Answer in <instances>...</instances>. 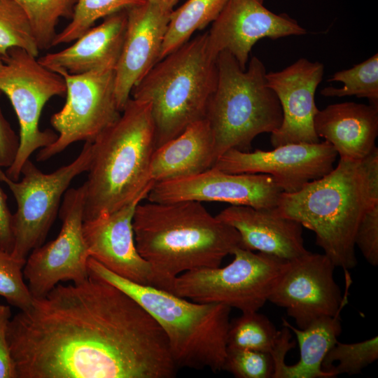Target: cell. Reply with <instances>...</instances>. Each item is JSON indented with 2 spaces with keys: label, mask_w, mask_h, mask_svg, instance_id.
<instances>
[{
  "label": "cell",
  "mask_w": 378,
  "mask_h": 378,
  "mask_svg": "<svg viewBox=\"0 0 378 378\" xmlns=\"http://www.w3.org/2000/svg\"><path fill=\"white\" fill-rule=\"evenodd\" d=\"M7 336L18 378H172L178 369L154 318L92 274L34 298Z\"/></svg>",
  "instance_id": "cell-1"
},
{
  "label": "cell",
  "mask_w": 378,
  "mask_h": 378,
  "mask_svg": "<svg viewBox=\"0 0 378 378\" xmlns=\"http://www.w3.org/2000/svg\"><path fill=\"white\" fill-rule=\"evenodd\" d=\"M136 248L172 291L174 279L195 269L218 267L241 247L232 226L201 202H141L133 217Z\"/></svg>",
  "instance_id": "cell-2"
},
{
  "label": "cell",
  "mask_w": 378,
  "mask_h": 378,
  "mask_svg": "<svg viewBox=\"0 0 378 378\" xmlns=\"http://www.w3.org/2000/svg\"><path fill=\"white\" fill-rule=\"evenodd\" d=\"M378 204V186L368 179L362 160L340 158L335 168L300 190L283 192L272 211L300 223L335 267L354 268L355 234L365 212Z\"/></svg>",
  "instance_id": "cell-3"
},
{
  "label": "cell",
  "mask_w": 378,
  "mask_h": 378,
  "mask_svg": "<svg viewBox=\"0 0 378 378\" xmlns=\"http://www.w3.org/2000/svg\"><path fill=\"white\" fill-rule=\"evenodd\" d=\"M92 147L88 178L82 185L84 220L146 198L154 183L150 165L156 148L150 102L130 98Z\"/></svg>",
  "instance_id": "cell-4"
},
{
  "label": "cell",
  "mask_w": 378,
  "mask_h": 378,
  "mask_svg": "<svg viewBox=\"0 0 378 378\" xmlns=\"http://www.w3.org/2000/svg\"><path fill=\"white\" fill-rule=\"evenodd\" d=\"M88 269L89 274L127 294L154 318L167 338L177 368L222 370L227 348L230 307L189 301L171 292L134 283L91 257Z\"/></svg>",
  "instance_id": "cell-5"
},
{
  "label": "cell",
  "mask_w": 378,
  "mask_h": 378,
  "mask_svg": "<svg viewBox=\"0 0 378 378\" xmlns=\"http://www.w3.org/2000/svg\"><path fill=\"white\" fill-rule=\"evenodd\" d=\"M217 76L206 32L159 60L133 88L131 98L151 104L156 148L205 118Z\"/></svg>",
  "instance_id": "cell-6"
},
{
  "label": "cell",
  "mask_w": 378,
  "mask_h": 378,
  "mask_svg": "<svg viewBox=\"0 0 378 378\" xmlns=\"http://www.w3.org/2000/svg\"><path fill=\"white\" fill-rule=\"evenodd\" d=\"M216 66V86L205 118L212 131L217 160L230 149L249 151L258 135L278 130L283 113L258 57H252L242 69L234 56L223 50L217 55Z\"/></svg>",
  "instance_id": "cell-7"
},
{
  "label": "cell",
  "mask_w": 378,
  "mask_h": 378,
  "mask_svg": "<svg viewBox=\"0 0 378 378\" xmlns=\"http://www.w3.org/2000/svg\"><path fill=\"white\" fill-rule=\"evenodd\" d=\"M223 267L185 272L173 281L171 293L200 303H216L241 311H258L266 302L286 262L238 247Z\"/></svg>",
  "instance_id": "cell-8"
},
{
  "label": "cell",
  "mask_w": 378,
  "mask_h": 378,
  "mask_svg": "<svg viewBox=\"0 0 378 378\" xmlns=\"http://www.w3.org/2000/svg\"><path fill=\"white\" fill-rule=\"evenodd\" d=\"M1 58L0 90L9 99L20 126L18 149L5 173L18 181L31 154L57 138L50 130H40L39 119L46 102L53 97L64 96L66 87L61 75L43 66L36 57L22 48H12Z\"/></svg>",
  "instance_id": "cell-9"
},
{
  "label": "cell",
  "mask_w": 378,
  "mask_h": 378,
  "mask_svg": "<svg viewBox=\"0 0 378 378\" xmlns=\"http://www.w3.org/2000/svg\"><path fill=\"white\" fill-rule=\"evenodd\" d=\"M92 150V142L85 141L74 161L48 174L29 159L22 168L20 181L8 178L0 167V181L8 187L17 203L12 223L14 257L26 259L32 250L43 244L71 181L88 172Z\"/></svg>",
  "instance_id": "cell-10"
},
{
  "label": "cell",
  "mask_w": 378,
  "mask_h": 378,
  "mask_svg": "<svg viewBox=\"0 0 378 378\" xmlns=\"http://www.w3.org/2000/svg\"><path fill=\"white\" fill-rule=\"evenodd\" d=\"M57 74L66 83V102L50 119L57 138L39 150L36 157L38 162L51 158L75 142H92L121 114L115 94V69Z\"/></svg>",
  "instance_id": "cell-11"
},
{
  "label": "cell",
  "mask_w": 378,
  "mask_h": 378,
  "mask_svg": "<svg viewBox=\"0 0 378 378\" xmlns=\"http://www.w3.org/2000/svg\"><path fill=\"white\" fill-rule=\"evenodd\" d=\"M60 206L59 233L32 250L26 258L23 274L33 298L44 296L60 281L78 283L89 276L90 255L83 234V186L68 189Z\"/></svg>",
  "instance_id": "cell-12"
},
{
  "label": "cell",
  "mask_w": 378,
  "mask_h": 378,
  "mask_svg": "<svg viewBox=\"0 0 378 378\" xmlns=\"http://www.w3.org/2000/svg\"><path fill=\"white\" fill-rule=\"evenodd\" d=\"M335 267L325 254L310 251L288 260L268 301L284 308L299 329L319 318L335 315L348 303L352 283L349 270H344L342 295L334 279Z\"/></svg>",
  "instance_id": "cell-13"
},
{
  "label": "cell",
  "mask_w": 378,
  "mask_h": 378,
  "mask_svg": "<svg viewBox=\"0 0 378 378\" xmlns=\"http://www.w3.org/2000/svg\"><path fill=\"white\" fill-rule=\"evenodd\" d=\"M337 156L334 147L326 141L293 143L268 151L230 149L217 158L212 167L230 174H269L283 192L291 193L329 173Z\"/></svg>",
  "instance_id": "cell-14"
},
{
  "label": "cell",
  "mask_w": 378,
  "mask_h": 378,
  "mask_svg": "<svg viewBox=\"0 0 378 378\" xmlns=\"http://www.w3.org/2000/svg\"><path fill=\"white\" fill-rule=\"evenodd\" d=\"M283 192L265 174H230L214 167L201 173L154 183L146 198L152 202H220L273 209Z\"/></svg>",
  "instance_id": "cell-15"
},
{
  "label": "cell",
  "mask_w": 378,
  "mask_h": 378,
  "mask_svg": "<svg viewBox=\"0 0 378 378\" xmlns=\"http://www.w3.org/2000/svg\"><path fill=\"white\" fill-rule=\"evenodd\" d=\"M143 200L139 198L115 211L84 220L85 242L90 257L111 272L134 283L169 291L136 246L132 221L136 207Z\"/></svg>",
  "instance_id": "cell-16"
},
{
  "label": "cell",
  "mask_w": 378,
  "mask_h": 378,
  "mask_svg": "<svg viewBox=\"0 0 378 378\" xmlns=\"http://www.w3.org/2000/svg\"><path fill=\"white\" fill-rule=\"evenodd\" d=\"M262 3L263 0L227 1L207 32L209 49L214 57L226 50L234 56L242 69H246L249 53L260 39H276L307 33L286 13H274Z\"/></svg>",
  "instance_id": "cell-17"
},
{
  "label": "cell",
  "mask_w": 378,
  "mask_h": 378,
  "mask_svg": "<svg viewBox=\"0 0 378 378\" xmlns=\"http://www.w3.org/2000/svg\"><path fill=\"white\" fill-rule=\"evenodd\" d=\"M173 8L151 0L127 8L126 32L115 69V94L120 112L133 88L159 61Z\"/></svg>",
  "instance_id": "cell-18"
},
{
  "label": "cell",
  "mask_w": 378,
  "mask_h": 378,
  "mask_svg": "<svg viewBox=\"0 0 378 378\" xmlns=\"http://www.w3.org/2000/svg\"><path fill=\"white\" fill-rule=\"evenodd\" d=\"M323 73L322 63L300 58L281 71L266 74L267 85L276 94L283 113L281 126L271 134L274 148L293 143L319 142L314 126V117L319 111L315 92Z\"/></svg>",
  "instance_id": "cell-19"
},
{
  "label": "cell",
  "mask_w": 378,
  "mask_h": 378,
  "mask_svg": "<svg viewBox=\"0 0 378 378\" xmlns=\"http://www.w3.org/2000/svg\"><path fill=\"white\" fill-rule=\"evenodd\" d=\"M239 234L241 247L291 260L305 253L302 226L272 209L231 205L216 216Z\"/></svg>",
  "instance_id": "cell-20"
},
{
  "label": "cell",
  "mask_w": 378,
  "mask_h": 378,
  "mask_svg": "<svg viewBox=\"0 0 378 378\" xmlns=\"http://www.w3.org/2000/svg\"><path fill=\"white\" fill-rule=\"evenodd\" d=\"M127 15V8L104 18L69 47L48 53L38 59L45 67L56 73H87L97 69H115L122 48Z\"/></svg>",
  "instance_id": "cell-21"
},
{
  "label": "cell",
  "mask_w": 378,
  "mask_h": 378,
  "mask_svg": "<svg viewBox=\"0 0 378 378\" xmlns=\"http://www.w3.org/2000/svg\"><path fill=\"white\" fill-rule=\"evenodd\" d=\"M317 136L325 139L340 158L360 161L375 147L378 106L346 102L319 110L314 120Z\"/></svg>",
  "instance_id": "cell-22"
},
{
  "label": "cell",
  "mask_w": 378,
  "mask_h": 378,
  "mask_svg": "<svg viewBox=\"0 0 378 378\" xmlns=\"http://www.w3.org/2000/svg\"><path fill=\"white\" fill-rule=\"evenodd\" d=\"M216 160L212 131L203 118L155 149L150 178L156 183L195 175L212 167Z\"/></svg>",
  "instance_id": "cell-23"
},
{
  "label": "cell",
  "mask_w": 378,
  "mask_h": 378,
  "mask_svg": "<svg viewBox=\"0 0 378 378\" xmlns=\"http://www.w3.org/2000/svg\"><path fill=\"white\" fill-rule=\"evenodd\" d=\"M344 307L332 316H324L299 329L283 318V326L296 336L300 348V360L294 365L285 364L274 378H332L321 368L328 351L338 341L342 332L340 314Z\"/></svg>",
  "instance_id": "cell-24"
},
{
  "label": "cell",
  "mask_w": 378,
  "mask_h": 378,
  "mask_svg": "<svg viewBox=\"0 0 378 378\" xmlns=\"http://www.w3.org/2000/svg\"><path fill=\"white\" fill-rule=\"evenodd\" d=\"M227 0H188L169 17L160 59L188 41L193 33L212 23Z\"/></svg>",
  "instance_id": "cell-25"
},
{
  "label": "cell",
  "mask_w": 378,
  "mask_h": 378,
  "mask_svg": "<svg viewBox=\"0 0 378 378\" xmlns=\"http://www.w3.org/2000/svg\"><path fill=\"white\" fill-rule=\"evenodd\" d=\"M281 337L274 324L258 311L245 312L230 321L227 345L272 354Z\"/></svg>",
  "instance_id": "cell-26"
},
{
  "label": "cell",
  "mask_w": 378,
  "mask_h": 378,
  "mask_svg": "<svg viewBox=\"0 0 378 378\" xmlns=\"http://www.w3.org/2000/svg\"><path fill=\"white\" fill-rule=\"evenodd\" d=\"M27 15L39 50L52 47L61 18L71 19L77 0H15Z\"/></svg>",
  "instance_id": "cell-27"
},
{
  "label": "cell",
  "mask_w": 378,
  "mask_h": 378,
  "mask_svg": "<svg viewBox=\"0 0 378 378\" xmlns=\"http://www.w3.org/2000/svg\"><path fill=\"white\" fill-rule=\"evenodd\" d=\"M328 81L341 82L343 86L336 88L328 86L321 90L324 97L355 95L366 98L370 104L378 106V54L351 69L335 72Z\"/></svg>",
  "instance_id": "cell-28"
},
{
  "label": "cell",
  "mask_w": 378,
  "mask_h": 378,
  "mask_svg": "<svg viewBox=\"0 0 378 378\" xmlns=\"http://www.w3.org/2000/svg\"><path fill=\"white\" fill-rule=\"evenodd\" d=\"M146 0H77L70 22L57 33L52 46L74 42L94 27L95 22Z\"/></svg>",
  "instance_id": "cell-29"
},
{
  "label": "cell",
  "mask_w": 378,
  "mask_h": 378,
  "mask_svg": "<svg viewBox=\"0 0 378 378\" xmlns=\"http://www.w3.org/2000/svg\"><path fill=\"white\" fill-rule=\"evenodd\" d=\"M377 359V336L356 343L337 341L325 356L321 368L332 378L340 374L354 375Z\"/></svg>",
  "instance_id": "cell-30"
},
{
  "label": "cell",
  "mask_w": 378,
  "mask_h": 378,
  "mask_svg": "<svg viewBox=\"0 0 378 378\" xmlns=\"http://www.w3.org/2000/svg\"><path fill=\"white\" fill-rule=\"evenodd\" d=\"M12 48H22L36 57L40 51L22 7L15 0H0V57Z\"/></svg>",
  "instance_id": "cell-31"
},
{
  "label": "cell",
  "mask_w": 378,
  "mask_h": 378,
  "mask_svg": "<svg viewBox=\"0 0 378 378\" xmlns=\"http://www.w3.org/2000/svg\"><path fill=\"white\" fill-rule=\"evenodd\" d=\"M25 262L0 247V296L21 311L29 309L34 299L23 279Z\"/></svg>",
  "instance_id": "cell-32"
},
{
  "label": "cell",
  "mask_w": 378,
  "mask_h": 378,
  "mask_svg": "<svg viewBox=\"0 0 378 378\" xmlns=\"http://www.w3.org/2000/svg\"><path fill=\"white\" fill-rule=\"evenodd\" d=\"M222 370L237 378H273L274 363L269 353L227 347Z\"/></svg>",
  "instance_id": "cell-33"
},
{
  "label": "cell",
  "mask_w": 378,
  "mask_h": 378,
  "mask_svg": "<svg viewBox=\"0 0 378 378\" xmlns=\"http://www.w3.org/2000/svg\"><path fill=\"white\" fill-rule=\"evenodd\" d=\"M355 246L372 266L378 265V204L363 216L355 234Z\"/></svg>",
  "instance_id": "cell-34"
},
{
  "label": "cell",
  "mask_w": 378,
  "mask_h": 378,
  "mask_svg": "<svg viewBox=\"0 0 378 378\" xmlns=\"http://www.w3.org/2000/svg\"><path fill=\"white\" fill-rule=\"evenodd\" d=\"M10 318V307L0 304V378H18L7 336Z\"/></svg>",
  "instance_id": "cell-35"
},
{
  "label": "cell",
  "mask_w": 378,
  "mask_h": 378,
  "mask_svg": "<svg viewBox=\"0 0 378 378\" xmlns=\"http://www.w3.org/2000/svg\"><path fill=\"white\" fill-rule=\"evenodd\" d=\"M2 92L0 90V97ZM19 146V136L5 118L0 107V167H9Z\"/></svg>",
  "instance_id": "cell-36"
},
{
  "label": "cell",
  "mask_w": 378,
  "mask_h": 378,
  "mask_svg": "<svg viewBox=\"0 0 378 378\" xmlns=\"http://www.w3.org/2000/svg\"><path fill=\"white\" fill-rule=\"evenodd\" d=\"M6 200V194L0 188V247L11 253L14 244L13 214Z\"/></svg>",
  "instance_id": "cell-37"
},
{
  "label": "cell",
  "mask_w": 378,
  "mask_h": 378,
  "mask_svg": "<svg viewBox=\"0 0 378 378\" xmlns=\"http://www.w3.org/2000/svg\"><path fill=\"white\" fill-rule=\"evenodd\" d=\"M151 1H159L161 3L165 4L169 6H172L173 8L178 1V0H151Z\"/></svg>",
  "instance_id": "cell-38"
},
{
  "label": "cell",
  "mask_w": 378,
  "mask_h": 378,
  "mask_svg": "<svg viewBox=\"0 0 378 378\" xmlns=\"http://www.w3.org/2000/svg\"><path fill=\"white\" fill-rule=\"evenodd\" d=\"M4 62H3V60H2V58L0 57V68L2 66Z\"/></svg>",
  "instance_id": "cell-39"
}]
</instances>
